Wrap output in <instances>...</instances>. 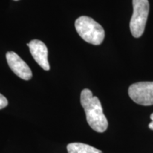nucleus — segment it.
<instances>
[{"label":"nucleus","instance_id":"1","mask_svg":"<svg viewBox=\"0 0 153 153\" xmlns=\"http://www.w3.org/2000/svg\"><path fill=\"white\" fill-rule=\"evenodd\" d=\"M80 101L85 109L87 123L94 131L104 133L108 128V120L103 112V108L98 97H94L88 89L82 91Z\"/></svg>","mask_w":153,"mask_h":153},{"label":"nucleus","instance_id":"2","mask_svg":"<svg viewBox=\"0 0 153 153\" xmlns=\"http://www.w3.org/2000/svg\"><path fill=\"white\" fill-rule=\"evenodd\" d=\"M75 28L80 37L87 43L98 45L104 41V29L90 17L82 16L78 18L75 22Z\"/></svg>","mask_w":153,"mask_h":153},{"label":"nucleus","instance_id":"3","mask_svg":"<svg viewBox=\"0 0 153 153\" xmlns=\"http://www.w3.org/2000/svg\"><path fill=\"white\" fill-rule=\"evenodd\" d=\"M133 14L130 22V28L133 37L139 38L144 33L150 5L148 0H133Z\"/></svg>","mask_w":153,"mask_h":153},{"label":"nucleus","instance_id":"4","mask_svg":"<svg viewBox=\"0 0 153 153\" xmlns=\"http://www.w3.org/2000/svg\"><path fill=\"white\" fill-rule=\"evenodd\" d=\"M128 94L134 102L142 106L153 105V82H140L130 86Z\"/></svg>","mask_w":153,"mask_h":153},{"label":"nucleus","instance_id":"5","mask_svg":"<svg viewBox=\"0 0 153 153\" xmlns=\"http://www.w3.org/2000/svg\"><path fill=\"white\" fill-rule=\"evenodd\" d=\"M6 58L9 68L19 77L24 80L31 79L33 75L31 70L16 53L11 51L7 53Z\"/></svg>","mask_w":153,"mask_h":153},{"label":"nucleus","instance_id":"6","mask_svg":"<svg viewBox=\"0 0 153 153\" xmlns=\"http://www.w3.org/2000/svg\"><path fill=\"white\" fill-rule=\"evenodd\" d=\"M30 52L36 62L45 71L50 70L48 52L45 44L39 40H33L27 44Z\"/></svg>","mask_w":153,"mask_h":153},{"label":"nucleus","instance_id":"7","mask_svg":"<svg viewBox=\"0 0 153 153\" xmlns=\"http://www.w3.org/2000/svg\"><path fill=\"white\" fill-rule=\"evenodd\" d=\"M68 153H103L102 151L82 143H72L68 145Z\"/></svg>","mask_w":153,"mask_h":153},{"label":"nucleus","instance_id":"8","mask_svg":"<svg viewBox=\"0 0 153 153\" xmlns=\"http://www.w3.org/2000/svg\"><path fill=\"white\" fill-rule=\"evenodd\" d=\"M8 105V101L4 96L0 94V109L5 108Z\"/></svg>","mask_w":153,"mask_h":153},{"label":"nucleus","instance_id":"9","mask_svg":"<svg viewBox=\"0 0 153 153\" xmlns=\"http://www.w3.org/2000/svg\"><path fill=\"white\" fill-rule=\"evenodd\" d=\"M150 118H151V120H152V122L149 123V126H149V128L151 129V130H152V131H153V114H151Z\"/></svg>","mask_w":153,"mask_h":153},{"label":"nucleus","instance_id":"10","mask_svg":"<svg viewBox=\"0 0 153 153\" xmlns=\"http://www.w3.org/2000/svg\"><path fill=\"white\" fill-rule=\"evenodd\" d=\"M14 1H19V0H14Z\"/></svg>","mask_w":153,"mask_h":153}]
</instances>
